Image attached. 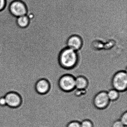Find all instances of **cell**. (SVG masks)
Instances as JSON below:
<instances>
[{"label": "cell", "instance_id": "9a60e30c", "mask_svg": "<svg viewBox=\"0 0 127 127\" xmlns=\"http://www.w3.org/2000/svg\"><path fill=\"white\" fill-rule=\"evenodd\" d=\"M123 124L119 120H114L111 124V127H125Z\"/></svg>", "mask_w": 127, "mask_h": 127}, {"label": "cell", "instance_id": "7a4b0ae2", "mask_svg": "<svg viewBox=\"0 0 127 127\" xmlns=\"http://www.w3.org/2000/svg\"><path fill=\"white\" fill-rule=\"evenodd\" d=\"M111 84L113 89L119 93H123L127 91V70H120L116 72L113 76Z\"/></svg>", "mask_w": 127, "mask_h": 127}, {"label": "cell", "instance_id": "e0dca14e", "mask_svg": "<svg viewBox=\"0 0 127 127\" xmlns=\"http://www.w3.org/2000/svg\"><path fill=\"white\" fill-rule=\"evenodd\" d=\"M6 105V100L5 97H1L0 98V105L2 106H5Z\"/></svg>", "mask_w": 127, "mask_h": 127}, {"label": "cell", "instance_id": "5b68a950", "mask_svg": "<svg viewBox=\"0 0 127 127\" xmlns=\"http://www.w3.org/2000/svg\"><path fill=\"white\" fill-rule=\"evenodd\" d=\"M9 10L11 14L17 18L26 15L27 14V9L25 4L19 0H16L11 3Z\"/></svg>", "mask_w": 127, "mask_h": 127}, {"label": "cell", "instance_id": "6da1fadb", "mask_svg": "<svg viewBox=\"0 0 127 127\" xmlns=\"http://www.w3.org/2000/svg\"><path fill=\"white\" fill-rule=\"evenodd\" d=\"M58 62L59 66L67 70L75 68L79 62L77 52L67 47L62 49L58 55Z\"/></svg>", "mask_w": 127, "mask_h": 127}, {"label": "cell", "instance_id": "ac0fdd59", "mask_svg": "<svg viewBox=\"0 0 127 127\" xmlns=\"http://www.w3.org/2000/svg\"><path fill=\"white\" fill-rule=\"evenodd\" d=\"M35 20V19H34V20H30V21ZM36 21H37V20H36ZM47 21H48V20H47V21H46V23H47ZM38 22H39V21H38ZM40 23H41V22H40Z\"/></svg>", "mask_w": 127, "mask_h": 127}, {"label": "cell", "instance_id": "ba28073f", "mask_svg": "<svg viewBox=\"0 0 127 127\" xmlns=\"http://www.w3.org/2000/svg\"><path fill=\"white\" fill-rule=\"evenodd\" d=\"M5 97L6 100V105L11 107H18L21 103V99L20 96L15 93H8Z\"/></svg>", "mask_w": 127, "mask_h": 127}, {"label": "cell", "instance_id": "2e32d148", "mask_svg": "<svg viewBox=\"0 0 127 127\" xmlns=\"http://www.w3.org/2000/svg\"><path fill=\"white\" fill-rule=\"evenodd\" d=\"M5 0H0V11L5 8Z\"/></svg>", "mask_w": 127, "mask_h": 127}, {"label": "cell", "instance_id": "9c48e42d", "mask_svg": "<svg viewBox=\"0 0 127 127\" xmlns=\"http://www.w3.org/2000/svg\"><path fill=\"white\" fill-rule=\"evenodd\" d=\"M89 82L88 79L83 75L75 77V89L78 90H85L88 87Z\"/></svg>", "mask_w": 127, "mask_h": 127}, {"label": "cell", "instance_id": "3957f363", "mask_svg": "<svg viewBox=\"0 0 127 127\" xmlns=\"http://www.w3.org/2000/svg\"><path fill=\"white\" fill-rule=\"evenodd\" d=\"M59 88L62 91L69 93L73 91L75 88V77L72 74L66 73L62 75L58 81Z\"/></svg>", "mask_w": 127, "mask_h": 127}, {"label": "cell", "instance_id": "4fadbf2b", "mask_svg": "<svg viewBox=\"0 0 127 127\" xmlns=\"http://www.w3.org/2000/svg\"><path fill=\"white\" fill-rule=\"evenodd\" d=\"M120 121L125 126H127V111L124 112L121 115L120 118Z\"/></svg>", "mask_w": 127, "mask_h": 127}, {"label": "cell", "instance_id": "52a82bcc", "mask_svg": "<svg viewBox=\"0 0 127 127\" xmlns=\"http://www.w3.org/2000/svg\"><path fill=\"white\" fill-rule=\"evenodd\" d=\"M83 44L82 38L78 35L73 34L70 35L67 40V47L76 52L81 49Z\"/></svg>", "mask_w": 127, "mask_h": 127}, {"label": "cell", "instance_id": "277c9868", "mask_svg": "<svg viewBox=\"0 0 127 127\" xmlns=\"http://www.w3.org/2000/svg\"><path fill=\"white\" fill-rule=\"evenodd\" d=\"M107 91H101L94 95L93 99V104L98 110H102L107 108L110 103Z\"/></svg>", "mask_w": 127, "mask_h": 127}, {"label": "cell", "instance_id": "5bb4252c", "mask_svg": "<svg viewBox=\"0 0 127 127\" xmlns=\"http://www.w3.org/2000/svg\"><path fill=\"white\" fill-rule=\"evenodd\" d=\"M66 127H81V123L78 120H72L67 123Z\"/></svg>", "mask_w": 127, "mask_h": 127}, {"label": "cell", "instance_id": "8fae6325", "mask_svg": "<svg viewBox=\"0 0 127 127\" xmlns=\"http://www.w3.org/2000/svg\"><path fill=\"white\" fill-rule=\"evenodd\" d=\"M119 91L113 88L110 89L107 91V94L110 101H117L120 96Z\"/></svg>", "mask_w": 127, "mask_h": 127}, {"label": "cell", "instance_id": "7c38bea8", "mask_svg": "<svg viewBox=\"0 0 127 127\" xmlns=\"http://www.w3.org/2000/svg\"><path fill=\"white\" fill-rule=\"evenodd\" d=\"M80 123L81 127H94L93 122L90 119H84L81 121Z\"/></svg>", "mask_w": 127, "mask_h": 127}, {"label": "cell", "instance_id": "8992f818", "mask_svg": "<svg viewBox=\"0 0 127 127\" xmlns=\"http://www.w3.org/2000/svg\"><path fill=\"white\" fill-rule=\"evenodd\" d=\"M51 89L52 87L50 82L44 79L39 80L35 85V89L38 93L41 95H47L51 100Z\"/></svg>", "mask_w": 127, "mask_h": 127}, {"label": "cell", "instance_id": "30bf717a", "mask_svg": "<svg viewBox=\"0 0 127 127\" xmlns=\"http://www.w3.org/2000/svg\"><path fill=\"white\" fill-rule=\"evenodd\" d=\"M17 23L20 27L25 28L29 26L30 20L26 15H23L17 18Z\"/></svg>", "mask_w": 127, "mask_h": 127}]
</instances>
